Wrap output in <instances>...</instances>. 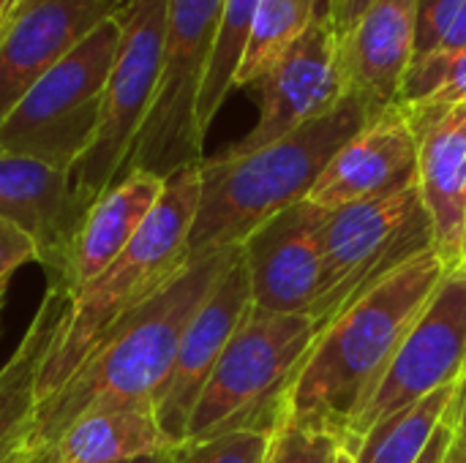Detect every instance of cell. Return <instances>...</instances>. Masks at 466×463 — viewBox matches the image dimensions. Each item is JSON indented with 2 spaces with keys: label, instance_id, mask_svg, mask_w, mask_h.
<instances>
[{
  "label": "cell",
  "instance_id": "obj_3",
  "mask_svg": "<svg viewBox=\"0 0 466 463\" xmlns=\"http://www.w3.org/2000/svg\"><path fill=\"white\" fill-rule=\"evenodd\" d=\"M385 106L350 90L328 115L251 153L199 161V202L188 254L202 257L243 240L276 213L309 199L333 156Z\"/></svg>",
  "mask_w": 466,
  "mask_h": 463
},
{
  "label": "cell",
  "instance_id": "obj_28",
  "mask_svg": "<svg viewBox=\"0 0 466 463\" xmlns=\"http://www.w3.org/2000/svg\"><path fill=\"white\" fill-rule=\"evenodd\" d=\"M339 453L341 442L333 434L287 420L273 428L265 463H336Z\"/></svg>",
  "mask_w": 466,
  "mask_h": 463
},
{
  "label": "cell",
  "instance_id": "obj_10",
  "mask_svg": "<svg viewBox=\"0 0 466 463\" xmlns=\"http://www.w3.org/2000/svg\"><path fill=\"white\" fill-rule=\"evenodd\" d=\"M466 379V267L451 270L404 336L377 393L347 431L341 450L355 453L388 415Z\"/></svg>",
  "mask_w": 466,
  "mask_h": 463
},
{
  "label": "cell",
  "instance_id": "obj_39",
  "mask_svg": "<svg viewBox=\"0 0 466 463\" xmlns=\"http://www.w3.org/2000/svg\"><path fill=\"white\" fill-rule=\"evenodd\" d=\"M11 284V281H8ZM8 284H0V300H5V295H8Z\"/></svg>",
  "mask_w": 466,
  "mask_h": 463
},
{
  "label": "cell",
  "instance_id": "obj_23",
  "mask_svg": "<svg viewBox=\"0 0 466 463\" xmlns=\"http://www.w3.org/2000/svg\"><path fill=\"white\" fill-rule=\"evenodd\" d=\"M257 8H259V0H221L216 44H213V55H210V63L205 71L199 106H197V123L205 136H208L210 123L218 115L221 104L235 90V76H238V68H240L246 46H248Z\"/></svg>",
  "mask_w": 466,
  "mask_h": 463
},
{
  "label": "cell",
  "instance_id": "obj_6",
  "mask_svg": "<svg viewBox=\"0 0 466 463\" xmlns=\"http://www.w3.org/2000/svg\"><path fill=\"white\" fill-rule=\"evenodd\" d=\"M429 251H434V229L418 183L377 199L328 210L322 232V284L309 308L317 336L355 300Z\"/></svg>",
  "mask_w": 466,
  "mask_h": 463
},
{
  "label": "cell",
  "instance_id": "obj_32",
  "mask_svg": "<svg viewBox=\"0 0 466 463\" xmlns=\"http://www.w3.org/2000/svg\"><path fill=\"white\" fill-rule=\"evenodd\" d=\"M3 463H44V458H41V453L33 448V442H30V437H27V439H25V442H22V445H19V448H16Z\"/></svg>",
  "mask_w": 466,
  "mask_h": 463
},
{
  "label": "cell",
  "instance_id": "obj_21",
  "mask_svg": "<svg viewBox=\"0 0 466 463\" xmlns=\"http://www.w3.org/2000/svg\"><path fill=\"white\" fill-rule=\"evenodd\" d=\"M66 308L68 297L46 287L19 344L0 366V463L33 434L38 409V371L57 338Z\"/></svg>",
  "mask_w": 466,
  "mask_h": 463
},
{
  "label": "cell",
  "instance_id": "obj_12",
  "mask_svg": "<svg viewBox=\"0 0 466 463\" xmlns=\"http://www.w3.org/2000/svg\"><path fill=\"white\" fill-rule=\"evenodd\" d=\"M328 210L303 199L243 240V262L254 308L268 314H306L322 284V232Z\"/></svg>",
  "mask_w": 466,
  "mask_h": 463
},
{
  "label": "cell",
  "instance_id": "obj_25",
  "mask_svg": "<svg viewBox=\"0 0 466 463\" xmlns=\"http://www.w3.org/2000/svg\"><path fill=\"white\" fill-rule=\"evenodd\" d=\"M399 104L404 106H459L466 104V49L412 57Z\"/></svg>",
  "mask_w": 466,
  "mask_h": 463
},
{
  "label": "cell",
  "instance_id": "obj_26",
  "mask_svg": "<svg viewBox=\"0 0 466 463\" xmlns=\"http://www.w3.org/2000/svg\"><path fill=\"white\" fill-rule=\"evenodd\" d=\"M466 49V0H418L415 57Z\"/></svg>",
  "mask_w": 466,
  "mask_h": 463
},
{
  "label": "cell",
  "instance_id": "obj_17",
  "mask_svg": "<svg viewBox=\"0 0 466 463\" xmlns=\"http://www.w3.org/2000/svg\"><path fill=\"white\" fill-rule=\"evenodd\" d=\"M85 210L71 172L0 150V218L33 235L49 281L60 273Z\"/></svg>",
  "mask_w": 466,
  "mask_h": 463
},
{
  "label": "cell",
  "instance_id": "obj_1",
  "mask_svg": "<svg viewBox=\"0 0 466 463\" xmlns=\"http://www.w3.org/2000/svg\"><path fill=\"white\" fill-rule=\"evenodd\" d=\"M445 276L448 267L429 251L341 311L295 366L276 404L273 428L289 420L328 431L344 445L350 426L377 393L404 336Z\"/></svg>",
  "mask_w": 466,
  "mask_h": 463
},
{
  "label": "cell",
  "instance_id": "obj_34",
  "mask_svg": "<svg viewBox=\"0 0 466 463\" xmlns=\"http://www.w3.org/2000/svg\"><path fill=\"white\" fill-rule=\"evenodd\" d=\"M445 463H466V437L456 434V439H453V448H451V453H448Z\"/></svg>",
  "mask_w": 466,
  "mask_h": 463
},
{
  "label": "cell",
  "instance_id": "obj_18",
  "mask_svg": "<svg viewBox=\"0 0 466 463\" xmlns=\"http://www.w3.org/2000/svg\"><path fill=\"white\" fill-rule=\"evenodd\" d=\"M161 191L164 177L142 169H131L117 183H112L98 199L87 205L68 246L66 262L49 287L71 300L82 287L98 278L134 240L147 213L156 207Z\"/></svg>",
  "mask_w": 466,
  "mask_h": 463
},
{
  "label": "cell",
  "instance_id": "obj_19",
  "mask_svg": "<svg viewBox=\"0 0 466 463\" xmlns=\"http://www.w3.org/2000/svg\"><path fill=\"white\" fill-rule=\"evenodd\" d=\"M418 0H374L341 41L350 90L380 106L399 104L401 79L415 57Z\"/></svg>",
  "mask_w": 466,
  "mask_h": 463
},
{
  "label": "cell",
  "instance_id": "obj_29",
  "mask_svg": "<svg viewBox=\"0 0 466 463\" xmlns=\"http://www.w3.org/2000/svg\"><path fill=\"white\" fill-rule=\"evenodd\" d=\"M30 262H41V251L33 235L8 218H0V284H8L11 276Z\"/></svg>",
  "mask_w": 466,
  "mask_h": 463
},
{
  "label": "cell",
  "instance_id": "obj_30",
  "mask_svg": "<svg viewBox=\"0 0 466 463\" xmlns=\"http://www.w3.org/2000/svg\"><path fill=\"white\" fill-rule=\"evenodd\" d=\"M374 0H328L325 11L333 22V30L339 35V41H344L350 35V30L358 25V19L363 16V11L371 5Z\"/></svg>",
  "mask_w": 466,
  "mask_h": 463
},
{
  "label": "cell",
  "instance_id": "obj_7",
  "mask_svg": "<svg viewBox=\"0 0 466 463\" xmlns=\"http://www.w3.org/2000/svg\"><path fill=\"white\" fill-rule=\"evenodd\" d=\"M314 338L311 317L268 314L251 306L194 407L186 442L243 428L270 434L276 404Z\"/></svg>",
  "mask_w": 466,
  "mask_h": 463
},
{
  "label": "cell",
  "instance_id": "obj_11",
  "mask_svg": "<svg viewBox=\"0 0 466 463\" xmlns=\"http://www.w3.org/2000/svg\"><path fill=\"white\" fill-rule=\"evenodd\" d=\"M251 87L259 90V117L254 128L224 153L240 156L265 147L339 106L350 93V82L341 41L328 11H322Z\"/></svg>",
  "mask_w": 466,
  "mask_h": 463
},
{
  "label": "cell",
  "instance_id": "obj_22",
  "mask_svg": "<svg viewBox=\"0 0 466 463\" xmlns=\"http://www.w3.org/2000/svg\"><path fill=\"white\" fill-rule=\"evenodd\" d=\"M464 379L380 420L358 442L352 463H415L456 404Z\"/></svg>",
  "mask_w": 466,
  "mask_h": 463
},
{
  "label": "cell",
  "instance_id": "obj_5",
  "mask_svg": "<svg viewBox=\"0 0 466 463\" xmlns=\"http://www.w3.org/2000/svg\"><path fill=\"white\" fill-rule=\"evenodd\" d=\"M120 35L115 14L57 60L3 117L0 150L74 172L98 131Z\"/></svg>",
  "mask_w": 466,
  "mask_h": 463
},
{
  "label": "cell",
  "instance_id": "obj_9",
  "mask_svg": "<svg viewBox=\"0 0 466 463\" xmlns=\"http://www.w3.org/2000/svg\"><path fill=\"white\" fill-rule=\"evenodd\" d=\"M169 0H128L120 11L123 35L106 82L104 112L87 153L74 166V188L82 202L98 199L126 175L134 145L156 98Z\"/></svg>",
  "mask_w": 466,
  "mask_h": 463
},
{
  "label": "cell",
  "instance_id": "obj_31",
  "mask_svg": "<svg viewBox=\"0 0 466 463\" xmlns=\"http://www.w3.org/2000/svg\"><path fill=\"white\" fill-rule=\"evenodd\" d=\"M451 409H453V407H451ZM456 434H459L456 418L448 412V418L440 423V428L434 431V437H431V442L426 445L423 456H420V458H418L415 463H445L448 453H451V448H453V439H456Z\"/></svg>",
  "mask_w": 466,
  "mask_h": 463
},
{
  "label": "cell",
  "instance_id": "obj_2",
  "mask_svg": "<svg viewBox=\"0 0 466 463\" xmlns=\"http://www.w3.org/2000/svg\"><path fill=\"white\" fill-rule=\"evenodd\" d=\"M240 257V246L191 257L153 297L137 306L76 368V374L35 409L33 448L46 458L63 428L98 404L153 401L169 377L183 333L216 284Z\"/></svg>",
  "mask_w": 466,
  "mask_h": 463
},
{
  "label": "cell",
  "instance_id": "obj_27",
  "mask_svg": "<svg viewBox=\"0 0 466 463\" xmlns=\"http://www.w3.org/2000/svg\"><path fill=\"white\" fill-rule=\"evenodd\" d=\"M270 434L265 431H227L202 442H183L177 463H265Z\"/></svg>",
  "mask_w": 466,
  "mask_h": 463
},
{
  "label": "cell",
  "instance_id": "obj_8",
  "mask_svg": "<svg viewBox=\"0 0 466 463\" xmlns=\"http://www.w3.org/2000/svg\"><path fill=\"white\" fill-rule=\"evenodd\" d=\"M218 14L221 0H169L156 98L126 172L142 169L167 180L205 158L197 106L216 44Z\"/></svg>",
  "mask_w": 466,
  "mask_h": 463
},
{
  "label": "cell",
  "instance_id": "obj_15",
  "mask_svg": "<svg viewBox=\"0 0 466 463\" xmlns=\"http://www.w3.org/2000/svg\"><path fill=\"white\" fill-rule=\"evenodd\" d=\"M407 112L418 142V188L431 218L434 254L451 273L464 267L466 104L407 106Z\"/></svg>",
  "mask_w": 466,
  "mask_h": 463
},
{
  "label": "cell",
  "instance_id": "obj_24",
  "mask_svg": "<svg viewBox=\"0 0 466 463\" xmlns=\"http://www.w3.org/2000/svg\"><path fill=\"white\" fill-rule=\"evenodd\" d=\"M319 14V0H259L235 87H251Z\"/></svg>",
  "mask_w": 466,
  "mask_h": 463
},
{
  "label": "cell",
  "instance_id": "obj_33",
  "mask_svg": "<svg viewBox=\"0 0 466 463\" xmlns=\"http://www.w3.org/2000/svg\"><path fill=\"white\" fill-rule=\"evenodd\" d=\"M131 463H177V448H169V450H158V453H150V456H142Z\"/></svg>",
  "mask_w": 466,
  "mask_h": 463
},
{
  "label": "cell",
  "instance_id": "obj_40",
  "mask_svg": "<svg viewBox=\"0 0 466 463\" xmlns=\"http://www.w3.org/2000/svg\"><path fill=\"white\" fill-rule=\"evenodd\" d=\"M3 308H5V300H0V333H3Z\"/></svg>",
  "mask_w": 466,
  "mask_h": 463
},
{
  "label": "cell",
  "instance_id": "obj_16",
  "mask_svg": "<svg viewBox=\"0 0 466 463\" xmlns=\"http://www.w3.org/2000/svg\"><path fill=\"white\" fill-rule=\"evenodd\" d=\"M126 5L128 0H41L14 19L0 38V123L57 60Z\"/></svg>",
  "mask_w": 466,
  "mask_h": 463
},
{
  "label": "cell",
  "instance_id": "obj_41",
  "mask_svg": "<svg viewBox=\"0 0 466 463\" xmlns=\"http://www.w3.org/2000/svg\"><path fill=\"white\" fill-rule=\"evenodd\" d=\"M461 251H464V267H466V216H464V246H461Z\"/></svg>",
  "mask_w": 466,
  "mask_h": 463
},
{
  "label": "cell",
  "instance_id": "obj_35",
  "mask_svg": "<svg viewBox=\"0 0 466 463\" xmlns=\"http://www.w3.org/2000/svg\"><path fill=\"white\" fill-rule=\"evenodd\" d=\"M456 423H459V434L466 437V379L461 393H459V401H456Z\"/></svg>",
  "mask_w": 466,
  "mask_h": 463
},
{
  "label": "cell",
  "instance_id": "obj_13",
  "mask_svg": "<svg viewBox=\"0 0 466 463\" xmlns=\"http://www.w3.org/2000/svg\"><path fill=\"white\" fill-rule=\"evenodd\" d=\"M251 306H254L251 281H248V270H246L243 248H240V257L235 259V265L224 273V278L216 284V289L210 292V297L202 303L188 330L183 333L169 377L156 396L158 426L175 448L186 442L194 407L221 352L227 349L229 338L235 336V330L240 327Z\"/></svg>",
  "mask_w": 466,
  "mask_h": 463
},
{
  "label": "cell",
  "instance_id": "obj_36",
  "mask_svg": "<svg viewBox=\"0 0 466 463\" xmlns=\"http://www.w3.org/2000/svg\"><path fill=\"white\" fill-rule=\"evenodd\" d=\"M38 3H41V0H14V8H11V16H8V25H11L14 19H19L22 14H27L30 8H35ZM8 25H5V27H8ZM3 33H5V30H3Z\"/></svg>",
  "mask_w": 466,
  "mask_h": 463
},
{
  "label": "cell",
  "instance_id": "obj_38",
  "mask_svg": "<svg viewBox=\"0 0 466 463\" xmlns=\"http://www.w3.org/2000/svg\"><path fill=\"white\" fill-rule=\"evenodd\" d=\"M336 463H352V456H350L347 450H341V453H339V458H336Z\"/></svg>",
  "mask_w": 466,
  "mask_h": 463
},
{
  "label": "cell",
  "instance_id": "obj_20",
  "mask_svg": "<svg viewBox=\"0 0 466 463\" xmlns=\"http://www.w3.org/2000/svg\"><path fill=\"white\" fill-rule=\"evenodd\" d=\"M169 448L153 401L98 404L63 428L44 463H131Z\"/></svg>",
  "mask_w": 466,
  "mask_h": 463
},
{
  "label": "cell",
  "instance_id": "obj_37",
  "mask_svg": "<svg viewBox=\"0 0 466 463\" xmlns=\"http://www.w3.org/2000/svg\"><path fill=\"white\" fill-rule=\"evenodd\" d=\"M11 8H14V0H0V38H3V30H5V25H8Z\"/></svg>",
  "mask_w": 466,
  "mask_h": 463
},
{
  "label": "cell",
  "instance_id": "obj_4",
  "mask_svg": "<svg viewBox=\"0 0 466 463\" xmlns=\"http://www.w3.org/2000/svg\"><path fill=\"white\" fill-rule=\"evenodd\" d=\"M197 202L199 164L164 180V191L134 240L98 278L68 300L57 338L38 371V404L49 401L137 306L188 265V235Z\"/></svg>",
  "mask_w": 466,
  "mask_h": 463
},
{
  "label": "cell",
  "instance_id": "obj_14",
  "mask_svg": "<svg viewBox=\"0 0 466 463\" xmlns=\"http://www.w3.org/2000/svg\"><path fill=\"white\" fill-rule=\"evenodd\" d=\"M418 183V142L401 104L374 115L325 166L309 202L336 210Z\"/></svg>",
  "mask_w": 466,
  "mask_h": 463
}]
</instances>
